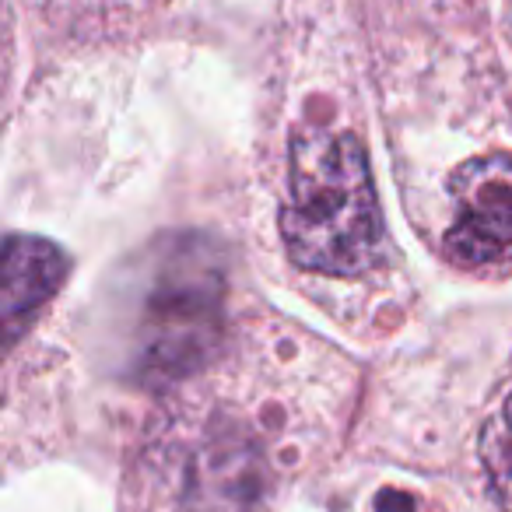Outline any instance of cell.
Masks as SVG:
<instances>
[{"label":"cell","mask_w":512,"mask_h":512,"mask_svg":"<svg viewBox=\"0 0 512 512\" xmlns=\"http://www.w3.org/2000/svg\"><path fill=\"white\" fill-rule=\"evenodd\" d=\"M281 239L295 264L327 278H362L383 256V207L355 134L302 130L288 151Z\"/></svg>","instance_id":"6da1fadb"},{"label":"cell","mask_w":512,"mask_h":512,"mask_svg":"<svg viewBox=\"0 0 512 512\" xmlns=\"http://www.w3.org/2000/svg\"><path fill=\"white\" fill-rule=\"evenodd\" d=\"M218 309L221 274L211 256L193 246L190 253H179L172 264H165L144 313V372L172 379L190 369L200 358V348L211 344Z\"/></svg>","instance_id":"7a4b0ae2"},{"label":"cell","mask_w":512,"mask_h":512,"mask_svg":"<svg viewBox=\"0 0 512 512\" xmlns=\"http://www.w3.org/2000/svg\"><path fill=\"white\" fill-rule=\"evenodd\" d=\"M456 218L446 253L460 267L512 260V155H484L460 165L449 183Z\"/></svg>","instance_id":"3957f363"},{"label":"cell","mask_w":512,"mask_h":512,"mask_svg":"<svg viewBox=\"0 0 512 512\" xmlns=\"http://www.w3.org/2000/svg\"><path fill=\"white\" fill-rule=\"evenodd\" d=\"M67 278V256L53 242L36 235H15L8 239L4 253V302L0 313L8 323V337L15 341L22 323L43 306L50 295H57L60 281Z\"/></svg>","instance_id":"277c9868"},{"label":"cell","mask_w":512,"mask_h":512,"mask_svg":"<svg viewBox=\"0 0 512 512\" xmlns=\"http://www.w3.org/2000/svg\"><path fill=\"white\" fill-rule=\"evenodd\" d=\"M477 449H481V463L484 474H488V491L495 498V509L512 512V397H505V404L481 428Z\"/></svg>","instance_id":"5b68a950"}]
</instances>
